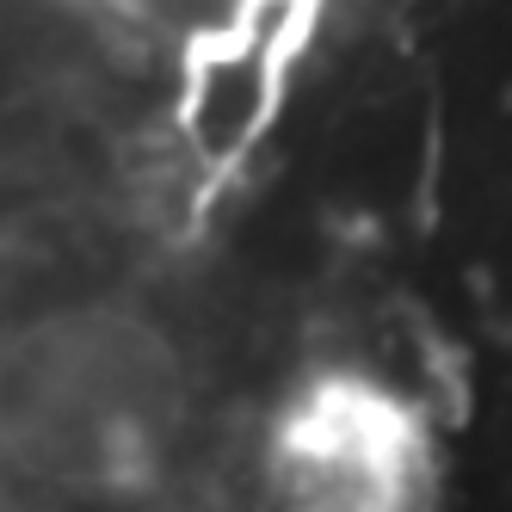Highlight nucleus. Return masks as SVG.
Instances as JSON below:
<instances>
[{
	"mask_svg": "<svg viewBox=\"0 0 512 512\" xmlns=\"http://www.w3.org/2000/svg\"><path fill=\"white\" fill-rule=\"evenodd\" d=\"M179 414V358L149 315L68 303L0 340V438L50 475L118 482Z\"/></svg>",
	"mask_w": 512,
	"mask_h": 512,
	"instance_id": "f257e3e1",
	"label": "nucleus"
},
{
	"mask_svg": "<svg viewBox=\"0 0 512 512\" xmlns=\"http://www.w3.org/2000/svg\"><path fill=\"white\" fill-rule=\"evenodd\" d=\"M414 426L401 401L358 377H327L303 389L278 432V488L290 512H408L414 482Z\"/></svg>",
	"mask_w": 512,
	"mask_h": 512,
	"instance_id": "f03ea898",
	"label": "nucleus"
}]
</instances>
